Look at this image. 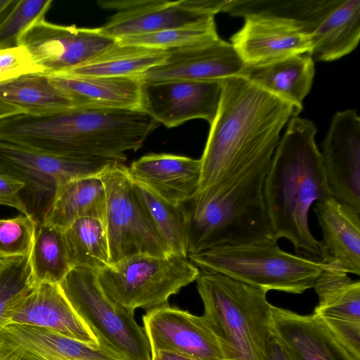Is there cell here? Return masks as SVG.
Segmentation results:
<instances>
[{
    "instance_id": "cell-24",
    "label": "cell",
    "mask_w": 360,
    "mask_h": 360,
    "mask_svg": "<svg viewBox=\"0 0 360 360\" xmlns=\"http://www.w3.org/2000/svg\"><path fill=\"white\" fill-rule=\"evenodd\" d=\"M314 75V61L304 53L264 65L245 66L240 75L290 103L298 115L311 90Z\"/></svg>"
},
{
    "instance_id": "cell-36",
    "label": "cell",
    "mask_w": 360,
    "mask_h": 360,
    "mask_svg": "<svg viewBox=\"0 0 360 360\" xmlns=\"http://www.w3.org/2000/svg\"><path fill=\"white\" fill-rule=\"evenodd\" d=\"M51 0H20L0 21V49L18 46L21 35L33 24L44 19Z\"/></svg>"
},
{
    "instance_id": "cell-9",
    "label": "cell",
    "mask_w": 360,
    "mask_h": 360,
    "mask_svg": "<svg viewBox=\"0 0 360 360\" xmlns=\"http://www.w3.org/2000/svg\"><path fill=\"white\" fill-rule=\"evenodd\" d=\"M115 162L95 157L54 155L0 141V174L25 184L21 198L37 224L58 186L76 179L100 176Z\"/></svg>"
},
{
    "instance_id": "cell-8",
    "label": "cell",
    "mask_w": 360,
    "mask_h": 360,
    "mask_svg": "<svg viewBox=\"0 0 360 360\" xmlns=\"http://www.w3.org/2000/svg\"><path fill=\"white\" fill-rule=\"evenodd\" d=\"M200 269L188 257L170 254L130 257L96 271L102 288L124 308L151 309L195 281Z\"/></svg>"
},
{
    "instance_id": "cell-15",
    "label": "cell",
    "mask_w": 360,
    "mask_h": 360,
    "mask_svg": "<svg viewBox=\"0 0 360 360\" xmlns=\"http://www.w3.org/2000/svg\"><path fill=\"white\" fill-rule=\"evenodd\" d=\"M321 155L333 197L360 212V118L356 110L334 115Z\"/></svg>"
},
{
    "instance_id": "cell-2",
    "label": "cell",
    "mask_w": 360,
    "mask_h": 360,
    "mask_svg": "<svg viewBox=\"0 0 360 360\" xmlns=\"http://www.w3.org/2000/svg\"><path fill=\"white\" fill-rule=\"evenodd\" d=\"M296 116L290 103L240 75L222 79L195 193L213 186L242 162L273 156L281 130Z\"/></svg>"
},
{
    "instance_id": "cell-30",
    "label": "cell",
    "mask_w": 360,
    "mask_h": 360,
    "mask_svg": "<svg viewBox=\"0 0 360 360\" xmlns=\"http://www.w3.org/2000/svg\"><path fill=\"white\" fill-rule=\"evenodd\" d=\"M314 288L319 302L314 310L321 317L360 321V281L326 264Z\"/></svg>"
},
{
    "instance_id": "cell-14",
    "label": "cell",
    "mask_w": 360,
    "mask_h": 360,
    "mask_svg": "<svg viewBox=\"0 0 360 360\" xmlns=\"http://www.w3.org/2000/svg\"><path fill=\"white\" fill-rule=\"evenodd\" d=\"M221 80L141 82L139 110L167 127L188 120L213 122L219 105Z\"/></svg>"
},
{
    "instance_id": "cell-40",
    "label": "cell",
    "mask_w": 360,
    "mask_h": 360,
    "mask_svg": "<svg viewBox=\"0 0 360 360\" xmlns=\"http://www.w3.org/2000/svg\"><path fill=\"white\" fill-rule=\"evenodd\" d=\"M25 184L9 175L0 174V205L14 208L20 214L30 216L21 198Z\"/></svg>"
},
{
    "instance_id": "cell-11",
    "label": "cell",
    "mask_w": 360,
    "mask_h": 360,
    "mask_svg": "<svg viewBox=\"0 0 360 360\" xmlns=\"http://www.w3.org/2000/svg\"><path fill=\"white\" fill-rule=\"evenodd\" d=\"M226 0L101 1V7L115 11L100 27L114 39L122 37L191 27L214 20L224 12Z\"/></svg>"
},
{
    "instance_id": "cell-33",
    "label": "cell",
    "mask_w": 360,
    "mask_h": 360,
    "mask_svg": "<svg viewBox=\"0 0 360 360\" xmlns=\"http://www.w3.org/2000/svg\"><path fill=\"white\" fill-rule=\"evenodd\" d=\"M30 257L37 283H60L72 269L63 231L44 223L37 225Z\"/></svg>"
},
{
    "instance_id": "cell-44",
    "label": "cell",
    "mask_w": 360,
    "mask_h": 360,
    "mask_svg": "<svg viewBox=\"0 0 360 360\" xmlns=\"http://www.w3.org/2000/svg\"><path fill=\"white\" fill-rule=\"evenodd\" d=\"M16 2L15 0H0V21Z\"/></svg>"
},
{
    "instance_id": "cell-26",
    "label": "cell",
    "mask_w": 360,
    "mask_h": 360,
    "mask_svg": "<svg viewBox=\"0 0 360 360\" xmlns=\"http://www.w3.org/2000/svg\"><path fill=\"white\" fill-rule=\"evenodd\" d=\"M360 39V1L339 0L310 35L314 62L333 61L354 51Z\"/></svg>"
},
{
    "instance_id": "cell-19",
    "label": "cell",
    "mask_w": 360,
    "mask_h": 360,
    "mask_svg": "<svg viewBox=\"0 0 360 360\" xmlns=\"http://www.w3.org/2000/svg\"><path fill=\"white\" fill-rule=\"evenodd\" d=\"M9 323L45 328L94 347L101 346L97 337L75 310L59 283H37L9 310L4 325Z\"/></svg>"
},
{
    "instance_id": "cell-32",
    "label": "cell",
    "mask_w": 360,
    "mask_h": 360,
    "mask_svg": "<svg viewBox=\"0 0 360 360\" xmlns=\"http://www.w3.org/2000/svg\"><path fill=\"white\" fill-rule=\"evenodd\" d=\"M134 188L150 224L170 252L188 257L185 214L182 205L170 204L135 183Z\"/></svg>"
},
{
    "instance_id": "cell-21",
    "label": "cell",
    "mask_w": 360,
    "mask_h": 360,
    "mask_svg": "<svg viewBox=\"0 0 360 360\" xmlns=\"http://www.w3.org/2000/svg\"><path fill=\"white\" fill-rule=\"evenodd\" d=\"M131 181L174 205H181L196 192L200 159L173 154H148L127 167Z\"/></svg>"
},
{
    "instance_id": "cell-27",
    "label": "cell",
    "mask_w": 360,
    "mask_h": 360,
    "mask_svg": "<svg viewBox=\"0 0 360 360\" xmlns=\"http://www.w3.org/2000/svg\"><path fill=\"white\" fill-rule=\"evenodd\" d=\"M167 55L166 50L122 44L116 41L111 47L89 61L56 75L73 77H136L163 63Z\"/></svg>"
},
{
    "instance_id": "cell-18",
    "label": "cell",
    "mask_w": 360,
    "mask_h": 360,
    "mask_svg": "<svg viewBox=\"0 0 360 360\" xmlns=\"http://www.w3.org/2000/svg\"><path fill=\"white\" fill-rule=\"evenodd\" d=\"M0 360H124L52 330L18 323L0 326Z\"/></svg>"
},
{
    "instance_id": "cell-43",
    "label": "cell",
    "mask_w": 360,
    "mask_h": 360,
    "mask_svg": "<svg viewBox=\"0 0 360 360\" xmlns=\"http://www.w3.org/2000/svg\"><path fill=\"white\" fill-rule=\"evenodd\" d=\"M151 360H193L189 357L168 351L152 353Z\"/></svg>"
},
{
    "instance_id": "cell-1",
    "label": "cell",
    "mask_w": 360,
    "mask_h": 360,
    "mask_svg": "<svg viewBox=\"0 0 360 360\" xmlns=\"http://www.w3.org/2000/svg\"><path fill=\"white\" fill-rule=\"evenodd\" d=\"M159 123L140 110L73 107L45 115L20 114L0 121V141L64 157L123 162Z\"/></svg>"
},
{
    "instance_id": "cell-37",
    "label": "cell",
    "mask_w": 360,
    "mask_h": 360,
    "mask_svg": "<svg viewBox=\"0 0 360 360\" xmlns=\"http://www.w3.org/2000/svg\"><path fill=\"white\" fill-rule=\"evenodd\" d=\"M31 217L0 219V261L30 255L37 228Z\"/></svg>"
},
{
    "instance_id": "cell-16",
    "label": "cell",
    "mask_w": 360,
    "mask_h": 360,
    "mask_svg": "<svg viewBox=\"0 0 360 360\" xmlns=\"http://www.w3.org/2000/svg\"><path fill=\"white\" fill-rule=\"evenodd\" d=\"M167 52L163 63L136 77L144 82L217 81L240 75L245 67L231 44L219 37Z\"/></svg>"
},
{
    "instance_id": "cell-5",
    "label": "cell",
    "mask_w": 360,
    "mask_h": 360,
    "mask_svg": "<svg viewBox=\"0 0 360 360\" xmlns=\"http://www.w3.org/2000/svg\"><path fill=\"white\" fill-rule=\"evenodd\" d=\"M195 281L202 316L222 342L228 360H268L271 304L267 292L204 269Z\"/></svg>"
},
{
    "instance_id": "cell-42",
    "label": "cell",
    "mask_w": 360,
    "mask_h": 360,
    "mask_svg": "<svg viewBox=\"0 0 360 360\" xmlns=\"http://www.w3.org/2000/svg\"><path fill=\"white\" fill-rule=\"evenodd\" d=\"M20 114H24L21 109L0 100V121Z\"/></svg>"
},
{
    "instance_id": "cell-13",
    "label": "cell",
    "mask_w": 360,
    "mask_h": 360,
    "mask_svg": "<svg viewBox=\"0 0 360 360\" xmlns=\"http://www.w3.org/2000/svg\"><path fill=\"white\" fill-rule=\"evenodd\" d=\"M151 354L174 352L193 360H228L222 342L202 316L168 304L143 316Z\"/></svg>"
},
{
    "instance_id": "cell-41",
    "label": "cell",
    "mask_w": 360,
    "mask_h": 360,
    "mask_svg": "<svg viewBox=\"0 0 360 360\" xmlns=\"http://www.w3.org/2000/svg\"><path fill=\"white\" fill-rule=\"evenodd\" d=\"M268 360H292L287 351L271 333L269 340Z\"/></svg>"
},
{
    "instance_id": "cell-6",
    "label": "cell",
    "mask_w": 360,
    "mask_h": 360,
    "mask_svg": "<svg viewBox=\"0 0 360 360\" xmlns=\"http://www.w3.org/2000/svg\"><path fill=\"white\" fill-rule=\"evenodd\" d=\"M199 269L225 274L251 286L300 294L313 288L326 264L287 252L272 240L224 245L190 254Z\"/></svg>"
},
{
    "instance_id": "cell-39",
    "label": "cell",
    "mask_w": 360,
    "mask_h": 360,
    "mask_svg": "<svg viewBox=\"0 0 360 360\" xmlns=\"http://www.w3.org/2000/svg\"><path fill=\"white\" fill-rule=\"evenodd\" d=\"M321 318L337 340L351 354L360 359V321Z\"/></svg>"
},
{
    "instance_id": "cell-29",
    "label": "cell",
    "mask_w": 360,
    "mask_h": 360,
    "mask_svg": "<svg viewBox=\"0 0 360 360\" xmlns=\"http://www.w3.org/2000/svg\"><path fill=\"white\" fill-rule=\"evenodd\" d=\"M339 0H231L224 11L232 16L274 17L295 21L311 35Z\"/></svg>"
},
{
    "instance_id": "cell-17",
    "label": "cell",
    "mask_w": 360,
    "mask_h": 360,
    "mask_svg": "<svg viewBox=\"0 0 360 360\" xmlns=\"http://www.w3.org/2000/svg\"><path fill=\"white\" fill-rule=\"evenodd\" d=\"M245 66H261L309 53L310 36L299 23L274 17L251 15L231 37Z\"/></svg>"
},
{
    "instance_id": "cell-35",
    "label": "cell",
    "mask_w": 360,
    "mask_h": 360,
    "mask_svg": "<svg viewBox=\"0 0 360 360\" xmlns=\"http://www.w3.org/2000/svg\"><path fill=\"white\" fill-rule=\"evenodd\" d=\"M30 256L0 262V326L4 325L9 310L37 283Z\"/></svg>"
},
{
    "instance_id": "cell-38",
    "label": "cell",
    "mask_w": 360,
    "mask_h": 360,
    "mask_svg": "<svg viewBox=\"0 0 360 360\" xmlns=\"http://www.w3.org/2000/svg\"><path fill=\"white\" fill-rule=\"evenodd\" d=\"M32 74H44V70L25 47L0 49V84Z\"/></svg>"
},
{
    "instance_id": "cell-10",
    "label": "cell",
    "mask_w": 360,
    "mask_h": 360,
    "mask_svg": "<svg viewBox=\"0 0 360 360\" xmlns=\"http://www.w3.org/2000/svg\"><path fill=\"white\" fill-rule=\"evenodd\" d=\"M100 177L105 191L104 224L110 265L138 255L172 254L140 204L127 167L123 162H115Z\"/></svg>"
},
{
    "instance_id": "cell-23",
    "label": "cell",
    "mask_w": 360,
    "mask_h": 360,
    "mask_svg": "<svg viewBox=\"0 0 360 360\" xmlns=\"http://www.w3.org/2000/svg\"><path fill=\"white\" fill-rule=\"evenodd\" d=\"M47 76L70 96L75 107L139 110L141 81L136 77Z\"/></svg>"
},
{
    "instance_id": "cell-7",
    "label": "cell",
    "mask_w": 360,
    "mask_h": 360,
    "mask_svg": "<svg viewBox=\"0 0 360 360\" xmlns=\"http://www.w3.org/2000/svg\"><path fill=\"white\" fill-rule=\"evenodd\" d=\"M59 285L101 346L124 360H151L149 341L134 311L107 295L96 271L73 268Z\"/></svg>"
},
{
    "instance_id": "cell-31",
    "label": "cell",
    "mask_w": 360,
    "mask_h": 360,
    "mask_svg": "<svg viewBox=\"0 0 360 360\" xmlns=\"http://www.w3.org/2000/svg\"><path fill=\"white\" fill-rule=\"evenodd\" d=\"M63 232L72 269L98 271L110 265L108 244L103 220L82 218Z\"/></svg>"
},
{
    "instance_id": "cell-12",
    "label": "cell",
    "mask_w": 360,
    "mask_h": 360,
    "mask_svg": "<svg viewBox=\"0 0 360 360\" xmlns=\"http://www.w3.org/2000/svg\"><path fill=\"white\" fill-rule=\"evenodd\" d=\"M117 40L100 27L60 25L42 19L20 37L45 75L59 74L81 65L111 47Z\"/></svg>"
},
{
    "instance_id": "cell-4",
    "label": "cell",
    "mask_w": 360,
    "mask_h": 360,
    "mask_svg": "<svg viewBox=\"0 0 360 360\" xmlns=\"http://www.w3.org/2000/svg\"><path fill=\"white\" fill-rule=\"evenodd\" d=\"M271 158L240 163L182 204L188 255L224 245L274 240L263 194Z\"/></svg>"
},
{
    "instance_id": "cell-22",
    "label": "cell",
    "mask_w": 360,
    "mask_h": 360,
    "mask_svg": "<svg viewBox=\"0 0 360 360\" xmlns=\"http://www.w3.org/2000/svg\"><path fill=\"white\" fill-rule=\"evenodd\" d=\"M314 210L322 231L320 261L346 274L360 275V212L333 196Z\"/></svg>"
},
{
    "instance_id": "cell-20",
    "label": "cell",
    "mask_w": 360,
    "mask_h": 360,
    "mask_svg": "<svg viewBox=\"0 0 360 360\" xmlns=\"http://www.w3.org/2000/svg\"><path fill=\"white\" fill-rule=\"evenodd\" d=\"M269 328L292 360H360L314 314H299L271 304Z\"/></svg>"
},
{
    "instance_id": "cell-25",
    "label": "cell",
    "mask_w": 360,
    "mask_h": 360,
    "mask_svg": "<svg viewBox=\"0 0 360 360\" xmlns=\"http://www.w3.org/2000/svg\"><path fill=\"white\" fill-rule=\"evenodd\" d=\"M105 191L100 176L70 181L57 188L41 223L64 231L77 219L104 221Z\"/></svg>"
},
{
    "instance_id": "cell-3",
    "label": "cell",
    "mask_w": 360,
    "mask_h": 360,
    "mask_svg": "<svg viewBox=\"0 0 360 360\" xmlns=\"http://www.w3.org/2000/svg\"><path fill=\"white\" fill-rule=\"evenodd\" d=\"M316 133L312 121L290 118L272 156L263 194L272 238H286L296 251L320 258L321 242L310 231L309 209L333 195L316 143Z\"/></svg>"
},
{
    "instance_id": "cell-45",
    "label": "cell",
    "mask_w": 360,
    "mask_h": 360,
    "mask_svg": "<svg viewBox=\"0 0 360 360\" xmlns=\"http://www.w3.org/2000/svg\"><path fill=\"white\" fill-rule=\"evenodd\" d=\"M1 262V261H0Z\"/></svg>"
},
{
    "instance_id": "cell-28",
    "label": "cell",
    "mask_w": 360,
    "mask_h": 360,
    "mask_svg": "<svg viewBox=\"0 0 360 360\" xmlns=\"http://www.w3.org/2000/svg\"><path fill=\"white\" fill-rule=\"evenodd\" d=\"M0 100L30 115H45L75 107L70 96L43 74L27 75L0 84Z\"/></svg>"
},
{
    "instance_id": "cell-34",
    "label": "cell",
    "mask_w": 360,
    "mask_h": 360,
    "mask_svg": "<svg viewBox=\"0 0 360 360\" xmlns=\"http://www.w3.org/2000/svg\"><path fill=\"white\" fill-rule=\"evenodd\" d=\"M214 20L198 25L170 29L156 32L119 38L122 44L171 50L186 47L218 38Z\"/></svg>"
}]
</instances>
